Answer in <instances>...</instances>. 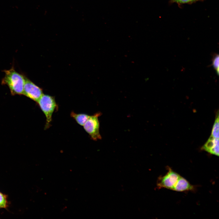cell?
Segmentation results:
<instances>
[{
  "label": "cell",
  "instance_id": "cell-1",
  "mask_svg": "<svg viewBox=\"0 0 219 219\" xmlns=\"http://www.w3.org/2000/svg\"><path fill=\"white\" fill-rule=\"evenodd\" d=\"M4 72L2 84L8 85L12 95H23L25 77L16 71L13 68L5 70Z\"/></svg>",
  "mask_w": 219,
  "mask_h": 219
},
{
  "label": "cell",
  "instance_id": "cell-2",
  "mask_svg": "<svg viewBox=\"0 0 219 219\" xmlns=\"http://www.w3.org/2000/svg\"><path fill=\"white\" fill-rule=\"evenodd\" d=\"M37 103L46 117L45 129H47L50 126L53 113L57 107L55 99L52 96L43 94Z\"/></svg>",
  "mask_w": 219,
  "mask_h": 219
},
{
  "label": "cell",
  "instance_id": "cell-3",
  "mask_svg": "<svg viewBox=\"0 0 219 219\" xmlns=\"http://www.w3.org/2000/svg\"><path fill=\"white\" fill-rule=\"evenodd\" d=\"M101 114L100 112H98L89 116L83 126L85 130L94 141H97L102 138L99 133V122L98 119L99 117Z\"/></svg>",
  "mask_w": 219,
  "mask_h": 219
},
{
  "label": "cell",
  "instance_id": "cell-4",
  "mask_svg": "<svg viewBox=\"0 0 219 219\" xmlns=\"http://www.w3.org/2000/svg\"><path fill=\"white\" fill-rule=\"evenodd\" d=\"M181 176L169 168V171L164 176L159 177L157 185L159 188H164L174 190Z\"/></svg>",
  "mask_w": 219,
  "mask_h": 219
},
{
  "label": "cell",
  "instance_id": "cell-5",
  "mask_svg": "<svg viewBox=\"0 0 219 219\" xmlns=\"http://www.w3.org/2000/svg\"><path fill=\"white\" fill-rule=\"evenodd\" d=\"M43 94L41 88L25 77L23 95L37 102Z\"/></svg>",
  "mask_w": 219,
  "mask_h": 219
},
{
  "label": "cell",
  "instance_id": "cell-6",
  "mask_svg": "<svg viewBox=\"0 0 219 219\" xmlns=\"http://www.w3.org/2000/svg\"><path fill=\"white\" fill-rule=\"evenodd\" d=\"M202 149L210 154L219 156V138L210 136Z\"/></svg>",
  "mask_w": 219,
  "mask_h": 219
},
{
  "label": "cell",
  "instance_id": "cell-7",
  "mask_svg": "<svg viewBox=\"0 0 219 219\" xmlns=\"http://www.w3.org/2000/svg\"><path fill=\"white\" fill-rule=\"evenodd\" d=\"M71 116L79 125L83 126L89 116L84 113H76L73 112L71 113Z\"/></svg>",
  "mask_w": 219,
  "mask_h": 219
},
{
  "label": "cell",
  "instance_id": "cell-8",
  "mask_svg": "<svg viewBox=\"0 0 219 219\" xmlns=\"http://www.w3.org/2000/svg\"><path fill=\"white\" fill-rule=\"evenodd\" d=\"M210 136L215 138H219V116L218 112L217 115L213 126Z\"/></svg>",
  "mask_w": 219,
  "mask_h": 219
},
{
  "label": "cell",
  "instance_id": "cell-9",
  "mask_svg": "<svg viewBox=\"0 0 219 219\" xmlns=\"http://www.w3.org/2000/svg\"><path fill=\"white\" fill-rule=\"evenodd\" d=\"M219 55L217 54H215L212 60V65L215 70L217 75H219Z\"/></svg>",
  "mask_w": 219,
  "mask_h": 219
},
{
  "label": "cell",
  "instance_id": "cell-10",
  "mask_svg": "<svg viewBox=\"0 0 219 219\" xmlns=\"http://www.w3.org/2000/svg\"><path fill=\"white\" fill-rule=\"evenodd\" d=\"M6 199L5 196L0 193V208L6 207Z\"/></svg>",
  "mask_w": 219,
  "mask_h": 219
},
{
  "label": "cell",
  "instance_id": "cell-11",
  "mask_svg": "<svg viewBox=\"0 0 219 219\" xmlns=\"http://www.w3.org/2000/svg\"><path fill=\"white\" fill-rule=\"evenodd\" d=\"M204 0H179L178 5H180L182 4H191L198 1H203Z\"/></svg>",
  "mask_w": 219,
  "mask_h": 219
},
{
  "label": "cell",
  "instance_id": "cell-12",
  "mask_svg": "<svg viewBox=\"0 0 219 219\" xmlns=\"http://www.w3.org/2000/svg\"><path fill=\"white\" fill-rule=\"evenodd\" d=\"M179 0H170V2L171 3H175L178 4Z\"/></svg>",
  "mask_w": 219,
  "mask_h": 219
}]
</instances>
